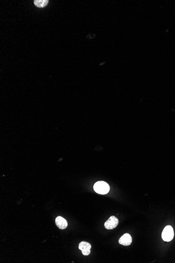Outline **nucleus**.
Segmentation results:
<instances>
[{
  "instance_id": "nucleus-1",
  "label": "nucleus",
  "mask_w": 175,
  "mask_h": 263,
  "mask_svg": "<svg viewBox=\"0 0 175 263\" xmlns=\"http://www.w3.org/2000/svg\"><path fill=\"white\" fill-rule=\"evenodd\" d=\"M94 190L100 194H105L108 193L110 187L108 183L104 181L97 182L94 185Z\"/></svg>"
},
{
  "instance_id": "nucleus-2",
  "label": "nucleus",
  "mask_w": 175,
  "mask_h": 263,
  "mask_svg": "<svg viewBox=\"0 0 175 263\" xmlns=\"http://www.w3.org/2000/svg\"><path fill=\"white\" fill-rule=\"evenodd\" d=\"M162 238L164 241H171L173 238L174 232L173 228L170 225L167 226L163 229L162 233Z\"/></svg>"
},
{
  "instance_id": "nucleus-3",
  "label": "nucleus",
  "mask_w": 175,
  "mask_h": 263,
  "mask_svg": "<svg viewBox=\"0 0 175 263\" xmlns=\"http://www.w3.org/2000/svg\"><path fill=\"white\" fill-rule=\"evenodd\" d=\"M118 224V220L114 216H111L104 223V227L108 230H112L115 228Z\"/></svg>"
},
{
  "instance_id": "nucleus-4",
  "label": "nucleus",
  "mask_w": 175,
  "mask_h": 263,
  "mask_svg": "<svg viewBox=\"0 0 175 263\" xmlns=\"http://www.w3.org/2000/svg\"><path fill=\"white\" fill-rule=\"evenodd\" d=\"M79 248L81 251L83 255L88 256L90 254L91 252L90 250L91 248V245L90 243H88L87 241H82L79 244Z\"/></svg>"
},
{
  "instance_id": "nucleus-5",
  "label": "nucleus",
  "mask_w": 175,
  "mask_h": 263,
  "mask_svg": "<svg viewBox=\"0 0 175 263\" xmlns=\"http://www.w3.org/2000/svg\"><path fill=\"white\" fill-rule=\"evenodd\" d=\"M132 241V237L131 236L130 234H129L128 233H126L125 234H124L122 237H121L118 242L121 245H124V246H128V245H131Z\"/></svg>"
},
{
  "instance_id": "nucleus-6",
  "label": "nucleus",
  "mask_w": 175,
  "mask_h": 263,
  "mask_svg": "<svg viewBox=\"0 0 175 263\" xmlns=\"http://www.w3.org/2000/svg\"><path fill=\"white\" fill-rule=\"evenodd\" d=\"M55 222L57 227L61 230L65 229L68 226L67 221L62 217H57L55 220Z\"/></svg>"
},
{
  "instance_id": "nucleus-7",
  "label": "nucleus",
  "mask_w": 175,
  "mask_h": 263,
  "mask_svg": "<svg viewBox=\"0 0 175 263\" xmlns=\"http://www.w3.org/2000/svg\"><path fill=\"white\" fill-rule=\"evenodd\" d=\"M48 2L49 1L48 0H35L34 3L36 7L42 8L47 6Z\"/></svg>"
}]
</instances>
